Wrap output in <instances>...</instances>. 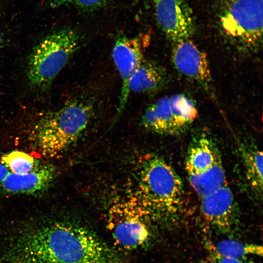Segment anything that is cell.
<instances>
[{"label": "cell", "mask_w": 263, "mask_h": 263, "mask_svg": "<svg viewBox=\"0 0 263 263\" xmlns=\"http://www.w3.org/2000/svg\"><path fill=\"white\" fill-rule=\"evenodd\" d=\"M0 263H120V259L89 230L57 222L19 232Z\"/></svg>", "instance_id": "6da1fadb"}, {"label": "cell", "mask_w": 263, "mask_h": 263, "mask_svg": "<svg viewBox=\"0 0 263 263\" xmlns=\"http://www.w3.org/2000/svg\"><path fill=\"white\" fill-rule=\"evenodd\" d=\"M136 177L137 202L148 216L169 220L177 215L183 184L168 163L156 155H145L138 162Z\"/></svg>", "instance_id": "7a4b0ae2"}, {"label": "cell", "mask_w": 263, "mask_h": 263, "mask_svg": "<svg viewBox=\"0 0 263 263\" xmlns=\"http://www.w3.org/2000/svg\"><path fill=\"white\" fill-rule=\"evenodd\" d=\"M93 111L89 101L74 99L42 117L35 127L36 141L40 151L49 157L62 152L85 130Z\"/></svg>", "instance_id": "3957f363"}, {"label": "cell", "mask_w": 263, "mask_h": 263, "mask_svg": "<svg viewBox=\"0 0 263 263\" xmlns=\"http://www.w3.org/2000/svg\"><path fill=\"white\" fill-rule=\"evenodd\" d=\"M77 34L63 29L48 35L36 45L29 55L27 75L30 84L45 90L65 66L77 50Z\"/></svg>", "instance_id": "277c9868"}, {"label": "cell", "mask_w": 263, "mask_h": 263, "mask_svg": "<svg viewBox=\"0 0 263 263\" xmlns=\"http://www.w3.org/2000/svg\"><path fill=\"white\" fill-rule=\"evenodd\" d=\"M263 0H224L220 27L231 40L245 47L260 44L263 37Z\"/></svg>", "instance_id": "5b68a950"}, {"label": "cell", "mask_w": 263, "mask_h": 263, "mask_svg": "<svg viewBox=\"0 0 263 263\" xmlns=\"http://www.w3.org/2000/svg\"><path fill=\"white\" fill-rule=\"evenodd\" d=\"M146 216L135 201L113 205L108 212L107 227L115 242L126 249L137 247L146 243L150 236Z\"/></svg>", "instance_id": "8992f818"}, {"label": "cell", "mask_w": 263, "mask_h": 263, "mask_svg": "<svg viewBox=\"0 0 263 263\" xmlns=\"http://www.w3.org/2000/svg\"><path fill=\"white\" fill-rule=\"evenodd\" d=\"M157 24L173 42L189 38L194 33L193 11L186 0H155Z\"/></svg>", "instance_id": "52a82bcc"}, {"label": "cell", "mask_w": 263, "mask_h": 263, "mask_svg": "<svg viewBox=\"0 0 263 263\" xmlns=\"http://www.w3.org/2000/svg\"><path fill=\"white\" fill-rule=\"evenodd\" d=\"M143 38L142 36L132 38L119 37L113 49V60L122 81L117 117L120 115L126 106L130 93V82L144 59Z\"/></svg>", "instance_id": "ba28073f"}, {"label": "cell", "mask_w": 263, "mask_h": 263, "mask_svg": "<svg viewBox=\"0 0 263 263\" xmlns=\"http://www.w3.org/2000/svg\"><path fill=\"white\" fill-rule=\"evenodd\" d=\"M171 60L177 71L186 77L205 86L210 82L207 56L189 38L173 42Z\"/></svg>", "instance_id": "9c48e42d"}, {"label": "cell", "mask_w": 263, "mask_h": 263, "mask_svg": "<svg viewBox=\"0 0 263 263\" xmlns=\"http://www.w3.org/2000/svg\"><path fill=\"white\" fill-rule=\"evenodd\" d=\"M200 209L207 223L220 232H230L236 224L234 199L228 184L201 197Z\"/></svg>", "instance_id": "30bf717a"}, {"label": "cell", "mask_w": 263, "mask_h": 263, "mask_svg": "<svg viewBox=\"0 0 263 263\" xmlns=\"http://www.w3.org/2000/svg\"><path fill=\"white\" fill-rule=\"evenodd\" d=\"M56 175V169L50 165L38 166L31 171L22 174L10 172L0 188L12 194H30L46 189Z\"/></svg>", "instance_id": "8fae6325"}, {"label": "cell", "mask_w": 263, "mask_h": 263, "mask_svg": "<svg viewBox=\"0 0 263 263\" xmlns=\"http://www.w3.org/2000/svg\"><path fill=\"white\" fill-rule=\"evenodd\" d=\"M142 126L159 134H174L180 132L171 108L169 96H164L146 109L141 118Z\"/></svg>", "instance_id": "7c38bea8"}, {"label": "cell", "mask_w": 263, "mask_h": 263, "mask_svg": "<svg viewBox=\"0 0 263 263\" xmlns=\"http://www.w3.org/2000/svg\"><path fill=\"white\" fill-rule=\"evenodd\" d=\"M168 76L165 70L152 61L144 58L129 84L130 92L153 94L166 87Z\"/></svg>", "instance_id": "4fadbf2b"}, {"label": "cell", "mask_w": 263, "mask_h": 263, "mask_svg": "<svg viewBox=\"0 0 263 263\" xmlns=\"http://www.w3.org/2000/svg\"><path fill=\"white\" fill-rule=\"evenodd\" d=\"M221 159L212 141L206 137L197 139L190 146L185 163L187 174L204 171Z\"/></svg>", "instance_id": "5bb4252c"}, {"label": "cell", "mask_w": 263, "mask_h": 263, "mask_svg": "<svg viewBox=\"0 0 263 263\" xmlns=\"http://www.w3.org/2000/svg\"><path fill=\"white\" fill-rule=\"evenodd\" d=\"M190 185L200 197L208 195L227 184L221 159L208 169L188 174Z\"/></svg>", "instance_id": "9a60e30c"}, {"label": "cell", "mask_w": 263, "mask_h": 263, "mask_svg": "<svg viewBox=\"0 0 263 263\" xmlns=\"http://www.w3.org/2000/svg\"><path fill=\"white\" fill-rule=\"evenodd\" d=\"M169 99L176 123L181 132L196 119L197 109L192 100L184 94H173Z\"/></svg>", "instance_id": "2e32d148"}, {"label": "cell", "mask_w": 263, "mask_h": 263, "mask_svg": "<svg viewBox=\"0 0 263 263\" xmlns=\"http://www.w3.org/2000/svg\"><path fill=\"white\" fill-rule=\"evenodd\" d=\"M210 244L215 252L225 257L243 259L248 255H263L262 247L256 244L243 243L232 240H224L216 244Z\"/></svg>", "instance_id": "e0dca14e"}, {"label": "cell", "mask_w": 263, "mask_h": 263, "mask_svg": "<svg viewBox=\"0 0 263 263\" xmlns=\"http://www.w3.org/2000/svg\"><path fill=\"white\" fill-rule=\"evenodd\" d=\"M247 181L252 189L258 194L263 190V153L252 150L243 153Z\"/></svg>", "instance_id": "ac0fdd59"}, {"label": "cell", "mask_w": 263, "mask_h": 263, "mask_svg": "<svg viewBox=\"0 0 263 263\" xmlns=\"http://www.w3.org/2000/svg\"><path fill=\"white\" fill-rule=\"evenodd\" d=\"M0 159L10 172L16 174L28 173L38 166V162L34 157L19 150H14L5 154Z\"/></svg>", "instance_id": "d6986e66"}, {"label": "cell", "mask_w": 263, "mask_h": 263, "mask_svg": "<svg viewBox=\"0 0 263 263\" xmlns=\"http://www.w3.org/2000/svg\"><path fill=\"white\" fill-rule=\"evenodd\" d=\"M207 250L210 263H251L243 259L233 258L224 256L217 253L210 244H207Z\"/></svg>", "instance_id": "ffe728a7"}, {"label": "cell", "mask_w": 263, "mask_h": 263, "mask_svg": "<svg viewBox=\"0 0 263 263\" xmlns=\"http://www.w3.org/2000/svg\"><path fill=\"white\" fill-rule=\"evenodd\" d=\"M103 0H52V3L59 5L70 3L83 9H92L99 6Z\"/></svg>", "instance_id": "44dd1931"}, {"label": "cell", "mask_w": 263, "mask_h": 263, "mask_svg": "<svg viewBox=\"0 0 263 263\" xmlns=\"http://www.w3.org/2000/svg\"><path fill=\"white\" fill-rule=\"evenodd\" d=\"M10 171L0 159V185L2 183Z\"/></svg>", "instance_id": "7402d4cb"}, {"label": "cell", "mask_w": 263, "mask_h": 263, "mask_svg": "<svg viewBox=\"0 0 263 263\" xmlns=\"http://www.w3.org/2000/svg\"><path fill=\"white\" fill-rule=\"evenodd\" d=\"M1 33L0 32V44L1 43Z\"/></svg>", "instance_id": "603a6c76"}]
</instances>
